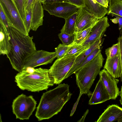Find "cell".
<instances>
[{"instance_id": "obj_1", "label": "cell", "mask_w": 122, "mask_h": 122, "mask_svg": "<svg viewBox=\"0 0 122 122\" xmlns=\"http://www.w3.org/2000/svg\"><path fill=\"white\" fill-rule=\"evenodd\" d=\"M72 94L68 84H60L43 93L37 107L35 116L39 121L49 119L60 112L70 99Z\"/></svg>"}, {"instance_id": "obj_2", "label": "cell", "mask_w": 122, "mask_h": 122, "mask_svg": "<svg viewBox=\"0 0 122 122\" xmlns=\"http://www.w3.org/2000/svg\"><path fill=\"white\" fill-rule=\"evenodd\" d=\"M8 32L11 45L10 51L6 55L12 68L18 72L23 69L26 59L36 50L33 36H30L10 26Z\"/></svg>"}, {"instance_id": "obj_3", "label": "cell", "mask_w": 122, "mask_h": 122, "mask_svg": "<svg viewBox=\"0 0 122 122\" xmlns=\"http://www.w3.org/2000/svg\"><path fill=\"white\" fill-rule=\"evenodd\" d=\"M15 81L21 89L31 92L47 90L54 84L49 69L28 67L19 72L15 76Z\"/></svg>"}, {"instance_id": "obj_4", "label": "cell", "mask_w": 122, "mask_h": 122, "mask_svg": "<svg viewBox=\"0 0 122 122\" xmlns=\"http://www.w3.org/2000/svg\"><path fill=\"white\" fill-rule=\"evenodd\" d=\"M104 60L101 51L90 62L75 72L80 93L90 95V89L102 67Z\"/></svg>"}, {"instance_id": "obj_5", "label": "cell", "mask_w": 122, "mask_h": 122, "mask_svg": "<svg viewBox=\"0 0 122 122\" xmlns=\"http://www.w3.org/2000/svg\"><path fill=\"white\" fill-rule=\"evenodd\" d=\"M36 101L32 96H27L22 94L13 101L12 105V111L16 119L28 120L35 110Z\"/></svg>"}, {"instance_id": "obj_6", "label": "cell", "mask_w": 122, "mask_h": 122, "mask_svg": "<svg viewBox=\"0 0 122 122\" xmlns=\"http://www.w3.org/2000/svg\"><path fill=\"white\" fill-rule=\"evenodd\" d=\"M78 56L76 55L64 56L55 61L49 69L54 84H59L64 79Z\"/></svg>"}, {"instance_id": "obj_7", "label": "cell", "mask_w": 122, "mask_h": 122, "mask_svg": "<svg viewBox=\"0 0 122 122\" xmlns=\"http://www.w3.org/2000/svg\"><path fill=\"white\" fill-rule=\"evenodd\" d=\"M0 5L7 17L10 26L25 35H29L14 0H0Z\"/></svg>"}, {"instance_id": "obj_8", "label": "cell", "mask_w": 122, "mask_h": 122, "mask_svg": "<svg viewBox=\"0 0 122 122\" xmlns=\"http://www.w3.org/2000/svg\"><path fill=\"white\" fill-rule=\"evenodd\" d=\"M44 10L51 15L66 19L77 12L80 8L66 2H58L42 4Z\"/></svg>"}, {"instance_id": "obj_9", "label": "cell", "mask_w": 122, "mask_h": 122, "mask_svg": "<svg viewBox=\"0 0 122 122\" xmlns=\"http://www.w3.org/2000/svg\"><path fill=\"white\" fill-rule=\"evenodd\" d=\"M56 57L55 52L36 50L26 59L23 69L29 67L35 68L48 64L51 63Z\"/></svg>"}, {"instance_id": "obj_10", "label": "cell", "mask_w": 122, "mask_h": 122, "mask_svg": "<svg viewBox=\"0 0 122 122\" xmlns=\"http://www.w3.org/2000/svg\"><path fill=\"white\" fill-rule=\"evenodd\" d=\"M109 26L107 16L99 19L92 27L87 39L81 44L87 48H89L101 37L103 36Z\"/></svg>"}, {"instance_id": "obj_11", "label": "cell", "mask_w": 122, "mask_h": 122, "mask_svg": "<svg viewBox=\"0 0 122 122\" xmlns=\"http://www.w3.org/2000/svg\"><path fill=\"white\" fill-rule=\"evenodd\" d=\"M99 19L84 8H79L77 12L75 33L92 27Z\"/></svg>"}, {"instance_id": "obj_12", "label": "cell", "mask_w": 122, "mask_h": 122, "mask_svg": "<svg viewBox=\"0 0 122 122\" xmlns=\"http://www.w3.org/2000/svg\"><path fill=\"white\" fill-rule=\"evenodd\" d=\"M99 74L110 95L111 99L116 100L120 95V91L117 86L119 80L115 78L104 69L100 71Z\"/></svg>"}, {"instance_id": "obj_13", "label": "cell", "mask_w": 122, "mask_h": 122, "mask_svg": "<svg viewBox=\"0 0 122 122\" xmlns=\"http://www.w3.org/2000/svg\"><path fill=\"white\" fill-rule=\"evenodd\" d=\"M91 96L88 103L91 105L101 103L111 99L110 95L100 78Z\"/></svg>"}, {"instance_id": "obj_14", "label": "cell", "mask_w": 122, "mask_h": 122, "mask_svg": "<svg viewBox=\"0 0 122 122\" xmlns=\"http://www.w3.org/2000/svg\"><path fill=\"white\" fill-rule=\"evenodd\" d=\"M122 117V108L117 104L109 105L100 115L97 122H112Z\"/></svg>"}, {"instance_id": "obj_15", "label": "cell", "mask_w": 122, "mask_h": 122, "mask_svg": "<svg viewBox=\"0 0 122 122\" xmlns=\"http://www.w3.org/2000/svg\"><path fill=\"white\" fill-rule=\"evenodd\" d=\"M31 7V30L36 31L43 25L44 10L40 0H34Z\"/></svg>"}, {"instance_id": "obj_16", "label": "cell", "mask_w": 122, "mask_h": 122, "mask_svg": "<svg viewBox=\"0 0 122 122\" xmlns=\"http://www.w3.org/2000/svg\"><path fill=\"white\" fill-rule=\"evenodd\" d=\"M102 37H101L89 48L77 56L74 64L66 75L64 79L66 78L72 74H74L79 65L85 58L96 48L100 46H101L103 41V40L102 39Z\"/></svg>"}, {"instance_id": "obj_17", "label": "cell", "mask_w": 122, "mask_h": 122, "mask_svg": "<svg viewBox=\"0 0 122 122\" xmlns=\"http://www.w3.org/2000/svg\"><path fill=\"white\" fill-rule=\"evenodd\" d=\"M85 5L84 8L88 11L100 19L107 13V8L97 2L96 0H83Z\"/></svg>"}, {"instance_id": "obj_18", "label": "cell", "mask_w": 122, "mask_h": 122, "mask_svg": "<svg viewBox=\"0 0 122 122\" xmlns=\"http://www.w3.org/2000/svg\"><path fill=\"white\" fill-rule=\"evenodd\" d=\"M104 69L115 78L120 77L121 74L120 55L113 58H107Z\"/></svg>"}, {"instance_id": "obj_19", "label": "cell", "mask_w": 122, "mask_h": 122, "mask_svg": "<svg viewBox=\"0 0 122 122\" xmlns=\"http://www.w3.org/2000/svg\"><path fill=\"white\" fill-rule=\"evenodd\" d=\"M10 38L6 28L0 24V55H7L11 49Z\"/></svg>"}, {"instance_id": "obj_20", "label": "cell", "mask_w": 122, "mask_h": 122, "mask_svg": "<svg viewBox=\"0 0 122 122\" xmlns=\"http://www.w3.org/2000/svg\"><path fill=\"white\" fill-rule=\"evenodd\" d=\"M77 12L65 19V23L61 31L70 34L75 33Z\"/></svg>"}, {"instance_id": "obj_21", "label": "cell", "mask_w": 122, "mask_h": 122, "mask_svg": "<svg viewBox=\"0 0 122 122\" xmlns=\"http://www.w3.org/2000/svg\"><path fill=\"white\" fill-rule=\"evenodd\" d=\"M108 15L115 14L122 16V0H110Z\"/></svg>"}, {"instance_id": "obj_22", "label": "cell", "mask_w": 122, "mask_h": 122, "mask_svg": "<svg viewBox=\"0 0 122 122\" xmlns=\"http://www.w3.org/2000/svg\"><path fill=\"white\" fill-rule=\"evenodd\" d=\"M88 48L81 44H77L73 42L70 45V46L63 56L74 55L78 56Z\"/></svg>"}, {"instance_id": "obj_23", "label": "cell", "mask_w": 122, "mask_h": 122, "mask_svg": "<svg viewBox=\"0 0 122 122\" xmlns=\"http://www.w3.org/2000/svg\"><path fill=\"white\" fill-rule=\"evenodd\" d=\"M58 36L63 44L69 45L73 43L75 38L76 34L75 33L72 34H70L61 32L58 34Z\"/></svg>"}, {"instance_id": "obj_24", "label": "cell", "mask_w": 122, "mask_h": 122, "mask_svg": "<svg viewBox=\"0 0 122 122\" xmlns=\"http://www.w3.org/2000/svg\"><path fill=\"white\" fill-rule=\"evenodd\" d=\"M92 27L88 28L75 34V38L74 43L80 44L84 42L88 38Z\"/></svg>"}, {"instance_id": "obj_25", "label": "cell", "mask_w": 122, "mask_h": 122, "mask_svg": "<svg viewBox=\"0 0 122 122\" xmlns=\"http://www.w3.org/2000/svg\"><path fill=\"white\" fill-rule=\"evenodd\" d=\"M105 53L107 58H112L119 55L120 47L118 42L106 49Z\"/></svg>"}, {"instance_id": "obj_26", "label": "cell", "mask_w": 122, "mask_h": 122, "mask_svg": "<svg viewBox=\"0 0 122 122\" xmlns=\"http://www.w3.org/2000/svg\"><path fill=\"white\" fill-rule=\"evenodd\" d=\"M101 46H100L96 48L85 58L79 65L77 71L90 62L101 51Z\"/></svg>"}, {"instance_id": "obj_27", "label": "cell", "mask_w": 122, "mask_h": 122, "mask_svg": "<svg viewBox=\"0 0 122 122\" xmlns=\"http://www.w3.org/2000/svg\"><path fill=\"white\" fill-rule=\"evenodd\" d=\"M70 45H67L63 44H59L57 47L55 48L56 57L59 58L63 56L69 48Z\"/></svg>"}, {"instance_id": "obj_28", "label": "cell", "mask_w": 122, "mask_h": 122, "mask_svg": "<svg viewBox=\"0 0 122 122\" xmlns=\"http://www.w3.org/2000/svg\"><path fill=\"white\" fill-rule=\"evenodd\" d=\"M32 13V7L25 13V16L24 23L26 30L28 34L31 30Z\"/></svg>"}, {"instance_id": "obj_29", "label": "cell", "mask_w": 122, "mask_h": 122, "mask_svg": "<svg viewBox=\"0 0 122 122\" xmlns=\"http://www.w3.org/2000/svg\"><path fill=\"white\" fill-rule=\"evenodd\" d=\"M0 24L4 26L8 31L10 26L7 19L0 5Z\"/></svg>"}, {"instance_id": "obj_30", "label": "cell", "mask_w": 122, "mask_h": 122, "mask_svg": "<svg viewBox=\"0 0 122 122\" xmlns=\"http://www.w3.org/2000/svg\"><path fill=\"white\" fill-rule=\"evenodd\" d=\"M24 22L25 14L24 7V0H14Z\"/></svg>"}, {"instance_id": "obj_31", "label": "cell", "mask_w": 122, "mask_h": 122, "mask_svg": "<svg viewBox=\"0 0 122 122\" xmlns=\"http://www.w3.org/2000/svg\"><path fill=\"white\" fill-rule=\"evenodd\" d=\"M120 47V57L121 67V74L120 77L121 81L122 82V39L119 37L117 39Z\"/></svg>"}, {"instance_id": "obj_32", "label": "cell", "mask_w": 122, "mask_h": 122, "mask_svg": "<svg viewBox=\"0 0 122 122\" xmlns=\"http://www.w3.org/2000/svg\"><path fill=\"white\" fill-rule=\"evenodd\" d=\"M69 2L79 8L85 7L83 0H68Z\"/></svg>"}, {"instance_id": "obj_33", "label": "cell", "mask_w": 122, "mask_h": 122, "mask_svg": "<svg viewBox=\"0 0 122 122\" xmlns=\"http://www.w3.org/2000/svg\"><path fill=\"white\" fill-rule=\"evenodd\" d=\"M34 0H24V7L25 13L31 7Z\"/></svg>"}, {"instance_id": "obj_34", "label": "cell", "mask_w": 122, "mask_h": 122, "mask_svg": "<svg viewBox=\"0 0 122 122\" xmlns=\"http://www.w3.org/2000/svg\"><path fill=\"white\" fill-rule=\"evenodd\" d=\"M82 95V94L80 93V94H79L78 97L76 101L74 103L73 106V107H72V109L71 111V112L70 115V117H71L73 116V115L75 113V111H76V107H77V106L78 102L79 101L80 98Z\"/></svg>"}, {"instance_id": "obj_35", "label": "cell", "mask_w": 122, "mask_h": 122, "mask_svg": "<svg viewBox=\"0 0 122 122\" xmlns=\"http://www.w3.org/2000/svg\"><path fill=\"white\" fill-rule=\"evenodd\" d=\"M111 15L112 16H114L117 19L119 24V29L121 32L122 29V16L114 14Z\"/></svg>"}, {"instance_id": "obj_36", "label": "cell", "mask_w": 122, "mask_h": 122, "mask_svg": "<svg viewBox=\"0 0 122 122\" xmlns=\"http://www.w3.org/2000/svg\"><path fill=\"white\" fill-rule=\"evenodd\" d=\"M98 3L103 6L108 8V4H109V0H96Z\"/></svg>"}, {"instance_id": "obj_37", "label": "cell", "mask_w": 122, "mask_h": 122, "mask_svg": "<svg viewBox=\"0 0 122 122\" xmlns=\"http://www.w3.org/2000/svg\"><path fill=\"white\" fill-rule=\"evenodd\" d=\"M40 1L42 4L58 2H69L68 0H40Z\"/></svg>"}, {"instance_id": "obj_38", "label": "cell", "mask_w": 122, "mask_h": 122, "mask_svg": "<svg viewBox=\"0 0 122 122\" xmlns=\"http://www.w3.org/2000/svg\"><path fill=\"white\" fill-rule=\"evenodd\" d=\"M89 110L87 109L86 111L85 112L84 114L82 116V117L78 121V122H84L85 118L87 115V114L88 113Z\"/></svg>"}, {"instance_id": "obj_39", "label": "cell", "mask_w": 122, "mask_h": 122, "mask_svg": "<svg viewBox=\"0 0 122 122\" xmlns=\"http://www.w3.org/2000/svg\"><path fill=\"white\" fill-rule=\"evenodd\" d=\"M120 95V98L119 101L120 104L122 105V85L121 86Z\"/></svg>"}, {"instance_id": "obj_40", "label": "cell", "mask_w": 122, "mask_h": 122, "mask_svg": "<svg viewBox=\"0 0 122 122\" xmlns=\"http://www.w3.org/2000/svg\"><path fill=\"white\" fill-rule=\"evenodd\" d=\"M110 20L113 23L115 24H116L118 23V20L116 18L113 19H110Z\"/></svg>"}, {"instance_id": "obj_41", "label": "cell", "mask_w": 122, "mask_h": 122, "mask_svg": "<svg viewBox=\"0 0 122 122\" xmlns=\"http://www.w3.org/2000/svg\"><path fill=\"white\" fill-rule=\"evenodd\" d=\"M117 122H122V117L120 118L117 121Z\"/></svg>"}, {"instance_id": "obj_42", "label": "cell", "mask_w": 122, "mask_h": 122, "mask_svg": "<svg viewBox=\"0 0 122 122\" xmlns=\"http://www.w3.org/2000/svg\"><path fill=\"white\" fill-rule=\"evenodd\" d=\"M121 38H122V36H121Z\"/></svg>"}, {"instance_id": "obj_43", "label": "cell", "mask_w": 122, "mask_h": 122, "mask_svg": "<svg viewBox=\"0 0 122 122\" xmlns=\"http://www.w3.org/2000/svg\"><path fill=\"white\" fill-rule=\"evenodd\" d=\"M110 0H109V3H110Z\"/></svg>"}, {"instance_id": "obj_44", "label": "cell", "mask_w": 122, "mask_h": 122, "mask_svg": "<svg viewBox=\"0 0 122 122\" xmlns=\"http://www.w3.org/2000/svg\"></svg>"}]
</instances>
